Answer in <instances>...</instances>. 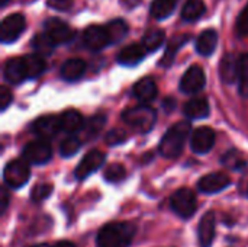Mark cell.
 <instances>
[{
    "mask_svg": "<svg viewBox=\"0 0 248 247\" xmlns=\"http://www.w3.org/2000/svg\"><path fill=\"white\" fill-rule=\"evenodd\" d=\"M32 47L35 49L36 54L39 55H49L54 51L55 44L49 39V36L44 32V33H38L32 38Z\"/></svg>",
    "mask_w": 248,
    "mask_h": 247,
    "instance_id": "cell-31",
    "label": "cell"
},
{
    "mask_svg": "<svg viewBox=\"0 0 248 247\" xmlns=\"http://www.w3.org/2000/svg\"><path fill=\"white\" fill-rule=\"evenodd\" d=\"M238 90L241 96L248 98V52L238 57Z\"/></svg>",
    "mask_w": 248,
    "mask_h": 247,
    "instance_id": "cell-28",
    "label": "cell"
},
{
    "mask_svg": "<svg viewBox=\"0 0 248 247\" xmlns=\"http://www.w3.org/2000/svg\"><path fill=\"white\" fill-rule=\"evenodd\" d=\"M187 39H189V35H177V36H174V38L169 42L167 49H166V54H164V57H163V60H161V64H163L164 67H169V66L173 63V60H174V57H176V52L179 51L180 47H183V45L187 42Z\"/></svg>",
    "mask_w": 248,
    "mask_h": 247,
    "instance_id": "cell-29",
    "label": "cell"
},
{
    "mask_svg": "<svg viewBox=\"0 0 248 247\" xmlns=\"http://www.w3.org/2000/svg\"><path fill=\"white\" fill-rule=\"evenodd\" d=\"M170 204H171V210L182 218H190L198 208L196 195L193 191L187 188H182L177 192H174L170 199Z\"/></svg>",
    "mask_w": 248,
    "mask_h": 247,
    "instance_id": "cell-5",
    "label": "cell"
},
{
    "mask_svg": "<svg viewBox=\"0 0 248 247\" xmlns=\"http://www.w3.org/2000/svg\"><path fill=\"white\" fill-rule=\"evenodd\" d=\"M106 29H108V33L110 38V44L122 41L128 33V25L122 19H115V20L109 22L106 25Z\"/></svg>",
    "mask_w": 248,
    "mask_h": 247,
    "instance_id": "cell-30",
    "label": "cell"
},
{
    "mask_svg": "<svg viewBox=\"0 0 248 247\" xmlns=\"http://www.w3.org/2000/svg\"><path fill=\"white\" fill-rule=\"evenodd\" d=\"M219 74L222 82L227 84L238 82V58L232 54H227L221 61Z\"/></svg>",
    "mask_w": 248,
    "mask_h": 247,
    "instance_id": "cell-21",
    "label": "cell"
},
{
    "mask_svg": "<svg viewBox=\"0 0 248 247\" xmlns=\"http://www.w3.org/2000/svg\"><path fill=\"white\" fill-rule=\"evenodd\" d=\"M83 42L92 51H100L105 47H108L110 44V38L106 26H100V25L87 26L83 33Z\"/></svg>",
    "mask_w": 248,
    "mask_h": 247,
    "instance_id": "cell-10",
    "label": "cell"
},
{
    "mask_svg": "<svg viewBox=\"0 0 248 247\" xmlns=\"http://www.w3.org/2000/svg\"><path fill=\"white\" fill-rule=\"evenodd\" d=\"M222 163L230 167V169H234V170H238V169H244L247 166V162L244 160V157L237 151V150H230L224 154L222 157Z\"/></svg>",
    "mask_w": 248,
    "mask_h": 247,
    "instance_id": "cell-34",
    "label": "cell"
},
{
    "mask_svg": "<svg viewBox=\"0 0 248 247\" xmlns=\"http://www.w3.org/2000/svg\"><path fill=\"white\" fill-rule=\"evenodd\" d=\"M73 3H74V0H46V4L51 9L61 10V12H65V10L71 9Z\"/></svg>",
    "mask_w": 248,
    "mask_h": 247,
    "instance_id": "cell-39",
    "label": "cell"
},
{
    "mask_svg": "<svg viewBox=\"0 0 248 247\" xmlns=\"http://www.w3.org/2000/svg\"><path fill=\"white\" fill-rule=\"evenodd\" d=\"M105 159H106L105 153H102V151H99V150H92V151H89V153L81 159V162L78 163V166L76 167V172H74L76 178H77L78 181L86 179L89 175H92L93 172H96V170L105 163Z\"/></svg>",
    "mask_w": 248,
    "mask_h": 247,
    "instance_id": "cell-13",
    "label": "cell"
},
{
    "mask_svg": "<svg viewBox=\"0 0 248 247\" xmlns=\"http://www.w3.org/2000/svg\"><path fill=\"white\" fill-rule=\"evenodd\" d=\"M80 147H81V140L76 135H68L60 144V154L62 157H71L80 150Z\"/></svg>",
    "mask_w": 248,
    "mask_h": 247,
    "instance_id": "cell-32",
    "label": "cell"
},
{
    "mask_svg": "<svg viewBox=\"0 0 248 247\" xmlns=\"http://www.w3.org/2000/svg\"><path fill=\"white\" fill-rule=\"evenodd\" d=\"M206 77L205 71L199 66H192L180 80V90L186 95H193L201 92L205 87Z\"/></svg>",
    "mask_w": 248,
    "mask_h": 247,
    "instance_id": "cell-9",
    "label": "cell"
},
{
    "mask_svg": "<svg viewBox=\"0 0 248 247\" xmlns=\"http://www.w3.org/2000/svg\"><path fill=\"white\" fill-rule=\"evenodd\" d=\"M9 3V0H0V6L3 7V6H6Z\"/></svg>",
    "mask_w": 248,
    "mask_h": 247,
    "instance_id": "cell-44",
    "label": "cell"
},
{
    "mask_svg": "<svg viewBox=\"0 0 248 247\" xmlns=\"http://www.w3.org/2000/svg\"><path fill=\"white\" fill-rule=\"evenodd\" d=\"M247 195H248V189H247Z\"/></svg>",
    "mask_w": 248,
    "mask_h": 247,
    "instance_id": "cell-45",
    "label": "cell"
},
{
    "mask_svg": "<svg viewBox=\"0 0 248 247\" xmlns=\"http://www.w3.org/2000/svg\"><path fill=\"white\" fill-rule=\"evenodd\" d=\"M26 26L25 16L20 13H12L1 20L0 25V39L4 44L16 41Z\"/></svg>",
    "mask_w": 248,
    "mask_h": 247,
    "instance_id": "cell-7",
    "label": "cell"
},
{
    "mask_svg": "<svg viewBox=\"0 0 248 247\" xmlns=\"http://www.w3.org/2000/svg\"><path fill=\"white\" fill-rule=\"evenodd\" d=\"M126 178V170L122 165H118V163H112L106 167L105 170V179L108 182H112V183H119L122 182L124 179Z\"/></svg>",
    "mask_w": 248,
    "mask_h": 247,
    "instance_id": "cell-35",
    "label": "cell"
},
{
    "mask_svg": "<svg viewBox=\"0 0 248 247\" xmlns=\"http://www.w3.org/2000/svg\"><path fill=\"white\" fill-rule=\"evenodd\" d=\"M60 124H61V131H64L70 135H73L77 131L84 128L83 116L76 109H68V111L62 112L60 116Z\"/></svg>",
    "mask_w": 248,
    "mask_h": 247,
    "instance_id": "cell-19",
    "label": "cell"
},
{
    "mask_svg": "<svg viewBox=\"0 0 248 247\" xmlns=\"http://www.w3.org/2000/svg\"><path fill=\"white\" fill-rule=\"evenodd\" d=\"M122 119L129 127L135 128L140 132H148L153 130L157 121L155 111L148 105H138L128 108L122 112Z\"/></svg>",
    "mask_w": 248,
    "mask_h": 247,
    "instance_id": "cell-3",
    "label": "cell"
},
{
    "mask_svg": "<svg viewBox=\"0 0 248 247\" xmlns=\"http://www.w3.org/2000/svg\"><path fill=\"white\" fill-rule=\"evenodd\" d=\"M145 52H147V49L144 48L142 44H131L119 51L116 60L122 66H135L144 60Z\"/></svg>",
    "mask_w": 248,
    "mask_h": 247,
    "instance_id": "cell-18",
    "label": "cell"
},
{
    "mask_svg": "<svg viewBox=\"0 0 248 247\" xmlns=\"http://www.w3.org/2000/svg\"><path fill=\"white\" fill-rule=\"evenodd\" d=\"M44 29H45V33L49 36V39L55 45L67 44L74 38V31L58 17H49L44 23Z\"/></svg>",
    "mask_w": 248,
    "mask_h": 247,
    "instance_id": "cell-8",
    "label": "cell"
},
{
    "mask_svg": "<svg viewBox=\"0 0 248 247\" xmlns=\"http://www.w3.org/2000/svg\"><path fill=\"white\" fill-rule=\"evenodd\" d=\"M29 176H31L29 163L23 159L10 160L3 170L4 183L7 188H12V189H19L23 185H26V182L29 181Z\"/></svg>",
    "mask_w": 248,
    "mask_h": 247,
    "instance_id": "cell-4",
    "label": "cell"
},
{
    "mask_svg": "<svg viewBox=\"0 0 248 247\" xmlns=\"http://www.w3.org/2000/svg\"><path fill=\"white\" fill-rule=\"evenodd\" d=\"M52 247H76V246H74V243H71V242H65V240H62V242L55 243Z\"/></svg>",
    "mask_w": 248,
    "mask_h": 247,
    "instance_id": "cell-42",
    "label": "cell"
},
{
    "mask_svg": "<svg viewBox=\"0 0 248 247\" xmlns=\"http://www.w3.org/2000/svg\"><path fill=\"white\" fill-rule=\"evenodd\" d=\"M206 10V6L203 3V0H187L182 9V19L192 22L199 19Z\"/></svg>",
    "mask_w": 248,
    "mask_h": 247,
    "instance_id": "cell-26",
    "label": "cell"
},
{
    "mask_svg": "<svg viewBox=\"0 0 248 247\" xmlns=\"http://www.w3.org/2000/svg\"><path fill=\"white\" fill-rule=\"evenodd\" d=\"M231 183V179L221 172H214L209 175H205L198 182V189L203 194H217L224 191Z\"/></svg>",
    "mask_w": 248,
    "mask_h": 247,
    "instance_id": "cell-14",
    "label": "cell"
},
{
    "mask_svg": "<svg viewBox=\"0 0 248 247\" xmlns=\"http://www.w3.org/2000/svg\"><path fill=\"white\" fill-rule=\"evenodd\" d=\"M31 247H52V246H49V245H46V243H39V245H35V246H31Z\"/></svg>",
    "mask_w": 248,
    "mask_h": 247,
    "instance_id": "cell-43",
    "label": "cell"
},
{
    "mask_svg": "<svg viewBox=\"0 0 248 247\" xmlns=\"http://www.w3.org/2000/svg\"><path fill=\"white\" fill-rule=\"evenodd\" d=\"M7 204H9V197H7V192H6V189H3V192H1V207H0V211H1V214L6 211V208H7Z\"/></svg>",
    "mask_w": 248,
    "mask_h": 247,
    "instance_id": "cell-41",
    "label": "cell"
},
{
    "mask_svg": "<svg viewBox=\"0 0 248 247\" xmlns=\"http://www.w3.org/2000/svg\"><path fill=\"white\" fill-rule=\"evenodd\" d=\"M183 112L189 119H203L211 114V108L205 98H193L185 103Z\"/></svg>",
    "mask_w": 248,
    "mask_h": 247,
    "instance_id": "cell-20",
    "label": "cell"
},
{
    "mask_svg": "<svg viewBox=\"0 0 248 247\" xmlns=\"http://www.w3.org/2000/svg\"><path fill=\"white\" fill-rule=\"evenodd\" d=\"M23 61H25V67H26V74H28V79H35V77H39L45 68H46V63L44 60L42 55L39 54H28L23 57Z\"/></svg>",
    "mask_w": 248,
    "mask_h": 247,
    "instance_id": "cell-24",
    "label": "cell"
},
{
    "mask_svg": "<svg viewBox=\"0 0 248 247\" xmlns=\"http://www.w3.org/2000/svg\"><path fill=\"white\" fill-rule=\"evenodd\" d=\"M52 194V185L49 183H39L31 192V199L33 202H42Z\"/></svg>",
    "mask_w": 248,
    "mask_h": 247,
    "instance_id": "cell-36",
    "label": "cell"
},
{
    "mask_svg": "<svg viewBox=\"0 0 248 247\" xmlns=\"http://www.w3.org/2000/svg\"><path fill=\"white\" fill-rule=\"evenodd\" d=\"M105 124H106V116L105 115L97 114V115L92 116L87 121V124L84 125V134H86V137L87 138L96 137L102 131V128L105 127Z\"/></svg>",
    "mask_w": 248,
    "mask_h": 247,
    "instance_id": "cell-33",
    "label": "cell"
},
{
    "mask_svg": "<svg viewBox=\"0 0 248 247\" xmlns=\"http://www.w3.org/2000/svg\"><path fill=\"white\" fill-rule=\"evenodd\" d=\"M190 124L186 121H180L177 124H174L173 127H170L167 130V132L164 134V137L161 138L160 143V154L166 159H174L177 156H180V153L183 151L185 143L190 134Z\"/></svg>",
    "mask_w": 248,
    "mask_h": 247,
    "instance_id": "cell-2",
    "label": "cell"
},
{
    "mask_svg": "<svg viewBox=\"0 0 248 247\" xmlns=\"http://www.w3.org/2000/svg\"><path fill=\"white\" fill-rule=\"evenodd\" d=\"M23 160H26L29 165H45L51 160L52 156V148L48 141L36 140L31 141L23 147L22 151Z\"/></svg>",
    "mask_w": 248,
    "mask_h": 247,
    "instance_id": "cell-6",
    "label": "cell"
},
{
    "mask_svg": "<svg viewBox=\"0 0 248 247\" xmlns=\"http://www.w3.org/2000/svg\"><path fill=\"white\" fill-rule=\"evenodd\" d=\"M215 146V131L209 127H199L190 137V147L198 154H205Z\"/></svg>",
    "mask_w": 248,
    "mask_h": 247,
    "instance_id": "cell-12",
    "label": "cell"
},
{
    "mask_svg": "<svg viewBox=\"0 0 248 247\" xmlns=\"http://www.w3.org/2000/svg\"><path fill=\"white\" fill-rule=\"evenodd\" d=\"M177 3H179V0H153L150 13L157 20L166 19L174 12Z\"/></svg>",
    "mask_w": 248,
    "mask_h": 247,
    "instance_id": "cell-25",
    "label": "cell"
},
{
    "mask_svg": "<svg viewBox=\"0 0 248 247\" xmlns=\"http://www.w3.org/2000/svg\"><path fill=\"white\" fill-rule=\"evenodd\" d=\"M86 71V63L80 58H70L61 66V77L67 82H76L83 77Z\"/></svg>",
    "mask_w": 248,
    "mask_h": 247,
    "instance_id": "cell-22",
    "label": "cell"
},
{
    "mask_svg": "<svg viewBox=\"0 0 248 247\" xmlns=\"http://www.w3.org/2000/svg\"><path fill=\"white\" fill-rule=\"evenodd\" d=\"M58 131H61L60 116H54V115L41 116L32 124V132L42 141H48L54 138L58 134Z\"/></svg>",
    "mask_w": 248,
    "mask_h": 247,
    "instance_id": "cell-11",
    "label": "cell"
},
{
    "mask_svg": "<svg viewBox=\"0 0 248 247\" xmlns=\"http://www.w3.org/2000/svg\"><path fill=\"white\" fill-rule=\"evenodd\" d=\"M166 41V33L161 29H150L142 36V45L147 51L158 49Z\"/></svg>",
    "mask_w": 248,
    "mask_h": 247,
    "instance_id": "cell-27",
    "label": "cell"
},
{
    "mask_svg": "<svg viewBox=\"0 0 248 247\" xmlns=\"http://www.w3.org/2000/svg\"><path fill=\"white\" fill-rule=\"evenodd\" d=\"M215 223H217V218L212 211L206 213L202 217V220L199 223V230H198L199 243L202 247H209L212 245V242L215 239Z\"/></svg>",
    "mask_w": 248,
    "mask_h": 247,
    "instance_id": "cell-17",
    "label": "cell"
},
{
    "mask_svg": "<svg viewBox=\"0 0 248 247\" xmlns=\"http://www.w3.org/2000/svg\"><path fill=\"white\" fill-rule=\"evenodd\" d=\"M4 79L7 83L12 84H19L23 80L28 79L26 74V67H25V61L23 57H15L6 61L4 64V70H3Z\"/></svg>",
    "mask_w": 248,
    "mask_h": 247,
    "instance_id": "cell-15",
    "label": "cell"
},
{
    "mask_svg": "<svg viewBox=\"0 0 248 247\" xmlns=\"http://www.w3.org/2000/svg\"><path fill=\"white\" fill-rule=\"evenodd\" d=\"M135 226L131 223H110L97 233L99 247H129L135 237Z\"/></svg>",
    "mask_w": 248,
    "mask_h": 247,
    "instance_id": "cell-1",
    "label": "cell"
},
{
    "mask_svg": "<svg viewBox=\"0 0 248 247\" xmlns=\"http://www.w3.org/2000/svg\"><path fill=\"white\" fill-rule=\"evenodd\" d=\"M125 138H126V134H125V131H122V130H112V131H109L108 135H106V141H108V144H110V146L121 144V143L125 141Z\"/></svg>",
    "mask_w": 248,
    "mask_h": 247,
    "instance_id": "cell-38",
    "label": "cell"
},
{
    "mask_svg": "<svg viewBox=\"0 0 248 247\" xmlns=\"http://www.w3.org/2000/svg\"><path fill=\"white\" fill-rule=\"evenodd\" d=\"M157 93H158L157 84H155L154 79H151V77H144V79L138 80L132 87L134 98L138 99L142 105L153 102L157 98Z\"/></svg>",
    "mask_w": 248,
    "mask_h": 247,
    "instance_id": "cell-16",
    "label": "cell"
},
{
    "mask_svg": "<svg viewBox=\"0 0 248 247\" xmlns=\"http://www.w3.org/2000/svg\"><path fill=\"white\" fill-rule=\"evenodd\" d=\"M218 44V33L214 29L203 31L196 41V51L201 55H211Z\"/></svg>",
    "mask_w": 248,
    "mask_h": 247,
    "instance_id": "cell-23",
    "label": "cell"
},
{
    "mask_svg": "<svg viewBox=\"0 0 248 247\" xmlns=\"http://www.w3.org/2000/svg\"><path fill=\"white\" fill-rule=\"evenodd\" d=\"M13 100V96H12V92L6 87V86H1L0 87V108L1 109H6L10 102Z\"/></svg>",
    "mask_w": 248,
    "mask_h": 247,
    "instance_id": "cell-40",
    "label": "cell"
},
{
    "mask_svg": "<svg viewBox=\"0 0 248 247\" xmlns=\"http://www.w3.org/2000/svg\"><path fill=\"white\" fill-rule=\"evenodd\" d=\"M235 32L240 38L248 36V4L241 10V13L237 17Z\"/></svg>",
    "mask_w": 248,
    "mask_h": 247,
    "instance_id": "cell-37",
    "label": "cell"
}]
</instances>
